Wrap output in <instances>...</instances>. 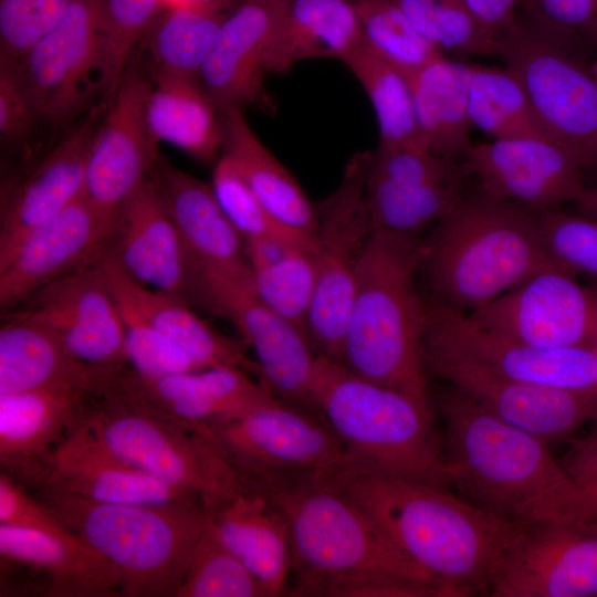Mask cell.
<instances>
[{"mask_svg": "<svg viewBox=\"0 0 597 597\" xmlns=\"http://www.w3.org/2000/svg\"><path fill=\"white\" fill-rule=\"evenodd\" d=\"M112 230L113 223L85 197L32 229L0 261L1 312L95 260L105 249Z\"/></svg>", "mask_w": 597, "mask_h": 597, "instance_id": "obj_23", "label": "cell"}, {"mask_svg": "<svg viewBox=\"0 0 597 597\" xmlns=\"http://www.w3.org/2000/svg\"><path fill=\"white\" fill-rule=\"evenodd\" d=\"M252 375L241 368L219 366L151 378L127 365L109 378L106 388L137 398L203 432L276 397Z\"/></svg>", "mask_w": 597, "mask_h": 597, "instance_id": "obj_25", "label": "cell"}, {"mask_svg": "<svg viewBox=\"0 0 597 597\" xmlns=\"http://www.w3.org/2000/svg\"><path fill=\"white\" fill-rule=\"evenodd\" d=\"M222 154L240 174L269 214L305 248L315 252L317 210L297 180L268 149L244 117L243 109L221 113Z\"/></svg>", "mask_w": 597, "mask_h": 597, "instance_id": "obj_34", "label": "cell"}, {"mask_svg": "<svg viewBox=\"0 0 597 597\" xmlns=\"http://www.w3.org/2000/svg\"><path fill=\"white\" fill-rule=\"evenodd\" d=\"M406 77L423 149L465 160L473 145L469 115L470 64L444 56Z\"/></svg>", "mask_w": 597, "mask_h": 597, "instance_id": "obj_36", "label": "cell"}, {"mask_svg": "<svg viewBox=\"0 0 597 597\" xmlns=\"http://www.w3.org/2000/svg\"><path fill=\"white\" fill-rule=\"evenodd\" d=\"M343 62L374 107L379 128L378 144L425 150L406 75L365 42Z\"/></svg>", "mask_w": 597, "mask_h": 597, "instance_id": "obj_40", "label": "cell"}, {"mask_svg": "<svg viewBox=\"0 0 597 597\" xmlns=\"http://www.w3.org/2000/svg\"><path fill=\"white\" fill-rule=\"evenodd\" d=\"M163 9L160 0H102L98 83L101 103L114 95L129 57Z\"/></svg>", "mask_w": 597, "mask_h": 597, "instance_id": "obj_42", "label": "cell"}, {"mask_svg": "<svg viewBox=\"0 0 597 597\" xmlns=\"http://www.w3.org/2000/svg\"><path fill=\"white\" fill-rule=\"evenodd\" d=\"M590 519H597V507L595 509V511H594V513H593V515H591Z\"/></svg>", "mask_w": 597, "mask_h": 597, "instance_id": "obj_61", "label": "cell"}, {"mask_svg": "<svg viewBox=\"0 0 597 597\" xmlns=\"http://www.w3.org/2000/svg\"><path fill=\"white\" fill-rule=\"evenodd\" d=\"M284 516L291 543L290 596L322 597L331 586L367 576L439 585L411 562L346 494L323 476H281L242 484Z\"/></svg>", "mask_w": 597, "mask_h": 597, "instance_id": "obj_4", "label": "cell"}, {"mask_svg": "<svg viewBox=\"0 0 597 597\" xmlns=\"http://www.w3.org/2000/svg\"><path fill=\"white\" fill-rule=\"evenodd\" d=\"M176 597H264L254 575L223 543L208 514Z\"/></svg>", "mask_w": 597, "mask_h": 597, "instance_id": "obj_43", "label": "cell"}, {"mask_svg": "<svg viewBox=\"0 0 597 597\" xmlns=\"http://www.w3.org/2000/svg\"><path fill=\"white\" fill-rule=\"evenodd\" d=\"M208 519L223 543L259 582L264 597L287 593L291 543L282 513L261 493L244 485Z\"/></svg>", "mask_w": 597, "mask_h": 597, "instance_id": "obj_33", "label": "cell"}, {"mask_svg": "<svg viewBox=\"0 0 597 597\" xmlns=\"http://www.w3.org/2000/svg\"><path fill=\"white\" fill-rule=\"evenodd\" d=\"M214 1L218 0H160V3L164 9H167L181 6L207 4Z\"/></svg>", "mask_w": 597, "mask_h": 597, "instance_id": "obj_58", "label": "cell"}, {"mask_svg": "<svg viewBox=\"0 0 597 597\" xmlns=\"http://www.w3.org/2000/svg\"><path fill=\"white\" fill-rule=\"evenodd\" d=\"M364 42L353 0H283L268 55V73L311 59L344 61Z\"/></svg>", "mask_w": 597, "mask_h": 597, "instance_id": "obj_35", "label": "cell"}, {"mask_svg": "<svg viewBox=\"0 0 597 597\" xmlns=\"http://www.w3.org/2000/svg\"><path fill=\"white\" fill-rule=\"evenodd\" d=\"M252 274L262 302L307 333L316 285L315 252L297 245L279 262L252 270Z\"/></svg>", "mask_w": 597, "mask_h": 597, "instance_id": "obj_45", "label": "cell"}, {"mask_svg": "<svg viewBox=\"0 0 597 597\" xmlns=\"http://www.w3.org/2000/svg\"><path fill=\"white\" fill-rule=\"evenodd\" d=\"M45 488L115 504L202 502L197 495L123 460L80 421L57 448Z\"/></svg>", "mask_w": 597, "mask_h": 597, "instance_id": "obj_30", "label": "cell"}, {"mask_svg": "<svg viewBox=\"0 0 597 597\" xmlns=\"http://www.w3.org/2000/svg\"><path fill=\"white\" fill-rule=\"evenodd\" d=\"M218 1L161 10L136 50L153 81L199 80L222 21Z\"/></svg>", "mask_w": 597, "mask_h": 597, "instance_id": "obj_37", "label": "cell"}, {"mask_svg": "<svg viewBox=\"0 0 597 597\" xmlns=\"http://www.w3.org/2000/svg\"><path fill=\"white\" fill-rule=\"evenodd\" d=\"M297 245L303 247L295 240L285 237L271 235L244 240L245 254L251 270L279 262Z\"/></svg>", "mask_w": 597, "mask_h": 597, "instance_id": "obj_54", "label": "cell"}, {"mask_svg": "<svg viewBox=\"0 0 597 597\" xmlns=\"http://www.w3.org/2000/svg\"><path fill=\"white\" fill-rule=\"evenodd\" d=\"M116 304L124 325L127 365L135 373L158 378L203 369L188 353L138 314Z\"/></svg>", "mask_w": 597, "mask_h": 597, "instance_id": "obj_48", "label": "cell"}, {"mask_svg": "<svg viewBox=\"0 0 597 597\" xmlns=\"http://www.w3.org/2000/svg\"><path fill=\"white\" fill-rule=\"evenodd\" d=\"M94 392L56 388L0 395L1 471L25 489L43 490L57 448Z\"/></svg>", "mask_w": 597, "mask_h": 597, "instance_id": "obj_26", "label": "cell"}, {"mask_svg": "<svg viewBox=\"0 0 597 597\" xmlns=\"http://www.w3.org/2000/svg\"><path fill=\"white\" fill-rule=\"evenodd\" d=\"M499 54L524 87L544 129L583 166H597V81L553 35L516 14L496 36Z\"/></svg>", "mask_w": 597, "mask_h": 597, "instance_id": "obj_9", "label": "cell"}, {"mask_svg": "<svg viewBox=\"0 0 597 597\" xmlns=\"http://www.w3.org/2000/svg\"><path fill=\"white\" fill-rule=\"evenodd\" d=\"M1 578L14 575L15 591L49 597L121 595L116 568L85 542L0 523Z\"/></svg>", "mask_w": 597, "mask_h": 597, "instance_id": "obj_24", "label": "cell"}, {"mask_svg": "<svg viewBox=\"0 0 597 597\" xmlns=\"http://www.w3.org/2000/svg\"><path fill=\"white\" fill-rule=\"evenodd\" d=\"M594 430L582 440L572 453L567 471L575 478L597 464V420Z\"/></svg>", "mask_w": 597, "mask_h": 597, "instance_id": "obj_56", "label": "cell"}, {"mask_svg": "<svg viewBox=\"0 0 597 597\" xmlns=\"http://www.w3.org/2000/svg\"><path fill=\"white\" fill-rule=\"evenodd\" d=\"M546 269L559 268L544 248L535 211L482 187L465 191L434 226L420 265L436 301L463 312Z\"/></svg>", "mask_w": 597, "mask_h": 597, "instance_id": "obj_5", "label": "cell"}, {"mask_svg": "<svg viewBox=\"0 0 597 597\" xmlns=\"http://www.w3.org/2000/svg\"><path fill=\"white\" fill-rule=\"evenodd\" d=\"M104 251L135 281L186 298L189 256L150 177L118 211Z\"/></svg>", "mask_w": 597, "mask_h": 597, "instance_id": "obj_27", "label": "cell"}, {"mask_svg": "<svg viewBox=\"0 0 597 597\" xmlns=\"http://www.w3.org/2000/svg\"><path fill=\"white\" fill-rule=\"evenodd\" d=\"M488 595L597 596V519L523 525L502 555Z\"/></svg>", "mask_w": 597, "mask_h": 597, "instance_id": "obj_16", "label": "cell"}, {"mask_svg": "<svg viewBox=\"0 0 597 597\" xmlns=\"http://www.w3.org/2000/svg\"><path fill=\"white\" fill-rule=\"evenodd\" d=\"M203 432L243 484L281 476H325L346 464L338 438L317 411L277 397Z\"/></svg>", "mask_w": 597, "mask_h": 597, "instance_id": "obj_11", "label": "cell"}, {"mask_svg": "<svg viewBox=\"0 0 597 597\" xmlns=\"http://www.w3.org/2000/svg\"><path fill=\"white\" fill-rule=\"evenodd\" d=\"M423 249L419 234L373 231L357 270L342 363L365 379L430 402L427 303L415 283Z\"/></svg>", "mask_w": 597, "mask_h": 597, "instance_id": "obj_3", "label": "cell"}, {"mask_svg": "<svg viewBox=\"0 0 597 597\" xmlns=\"http://www.w3.org/2000/svg\"><path fill=\"white\" fill-rule=\"evenodd\" d=\"M431 43L469 55H498L494 34L472 17L462 0H390Z\"/></svg>", "mask_w": 597, "mask_h": 597, "instance_id": "obj_44", "label": "cell"}, {"mask_svg": "<svg viewBox=\"0 0 597 597\" xmlns=\"http://www.w3.org/2000/svg\"><path fill=\"white\" fill-rule=\"evenodd\" d=\"M370 158V150L352 155L337 187L316 205V285L307 333L320 356L341 363L357 270L374 231L366 200Z\"/></svg>", "mask_w": 597, "mask_h": 597, "instance_id": "obj_10", "label": "cell"}, {"mask_svg": "<svg viewBox=\"0 0 597 597\" xmlns=\"http://www.w3.org/2000/svg\"><path fill=\"white\" fill-rule=\"evenodd\" d=\"M352 499L446 597L486 593L522 528L449 488L343 465L323 476Z\"/></svg>", "mask_w": 597, "mask_h": 597, "instance_id": "obj_1", "label": "cell"}, {"mask_svg": "<svg viewBox=\"0 0 597 597\" xmlns=\"http://www.w3.org/2000/svg\"><path fill=\"white\" fill-rule=\"evenodd\" d=\"M282 7L283 0H241L222 21L199 76L220 114L261 98L266 55Z\"/></svg>", "mask_w": 597, "mask_h": 597, "instance_id": "obj_28", "label": "cell"}, {"mask_svg": "<svg viewBox=\"0 0 597 597\" xmlns=\"http://www.w3.org/2000/svg\"><path fill=\"white\" fill-rule=\"evenodd\" d=\"M575 202L582 214L597 219V188L585 187Z\"/></svg>", "mask_w": 597, "mask_h": 597, "instance_id": "obj_57", "label": "cell"}, {"mask_svg": "<svg viewBox=\"0 0 597 597\" xmlns=\"http://www.w3.org/2000/svg\"><path fill=\"white\" fill-rule=\"evenodd\" d=\"M0 326V395L56 388L101 390L112 371L76 359L43 325L12 313Z\"/></svg>", "mask_w": 597, "mask_h": 597, "instance_id": "obj_32", "label": "cell"}, {"mask_svg": "<svg viewBox=\"0 0 597 597\" xmlns=\"http://www.w3.org/2000/svg\"><path fill=\"white\" fill-rule=\"evenodd\" d=\"M462 2L480 25L498 36L515 20L520 0H462Z\"/></svg>", "mask_w": 597, "mask_h": 597, "instance_id": "obj_53", "label": "cell"}, {"mask_svg": "<svg viewBox=\"0 0 597 597\" xmlns=\"http://www.w3.org/2000/svg\"><path fill=\"white\" fill-rule=\"evenodd\" d=\"M573 479L575 489L564 519L588 520L597 507V464Z\"/></svg>", "mask_w": 597, "mask_h": 597, "instance_id": "obj_55", "label": "cell"}, {"mask_svg": "<svg viewBox=\"0 0 597 597\" xmlns=\"http://www.w3.org/2000/svg\"><path fill=\"white\" fill-rule=\"evenodd\" d=\"M436 402L453 492L522 525L564 519L575 483L547 442L504 422L450 385L438 389Z\"/></svg>", "mask_w": 597, "mask_h": 597, "instance_id": "obj_2", "label": "cell"}, {"mask_svg": "<svg viewBox=\"0 0 597 597\" xmlns=\"http://www.w3.org/2000/svg\"><path fill=\"white\" fill-rule=\"evenodd\" d=\"M186 297L237 326L255 354L259 379L274 396L314 410L320 355L307 333L265 305L253 284L216 269L191 266Z\"/></svg>", "mask_w": 597, "mask_h": 597, "instance_id": "obj_12", "label": "cell"}, {"mask_svg": "<svg viewBox=\"0 0 597 597\" xmlns=\"http://www.w3.org/2000/svg\"><path fill=\"white\" fill-rule=\"evenodd\" d=\"M102 0H72L59 23L18 63L21 80L53 133H65L101 101Z\"/></svg>", "mask_w": 597, "mask_h": 597, "instance_id": "obj_13", "label": "cell"}, {"mask_svg": "<svg viewBox=\"0 0 597 597\" xmlns=\"http://www.w3.org/2000/svg\"><path fill=\"white\" fill-rule=\"evenodd\" d=\"M469 315L491 331L540 347L597 343V291L559 269L535 273Z\"/></svg>", "mask_w": 597, "mask_h": 597, "instance_id": "obj_20", "label": "cell"}, {"mask_svg": "<svg viewBox=\"0 0 597 597\" xmlns=\"http://www.w3.org/2000/svg\"><path fill=\"white\" fill-rule=\"evenodd\" d=\"M423 348L465 357L502 376L578 392L597 394V350L546 348L491 331L463 311L427 303Z\"/></svg>", "mask_w": 597, "mask_h": 597, "instance_id": "obj_15", "label": "cell"}, {"mask_svg": "<svg viewBox=\"0 0 597 597\" xmlns=\"http://www.w3.org/2000/svg\"><path fill=\"white\" fill-rule=\"evenodd\" d=\"M149 177L179 232L190 266L216 269L253 284L244 239L222 211L211 186L160 155Z\"/></svg>", "mask_w": 597, "mask_h": 597, "instance_id": "obj_29", "label": "cell"}, {"mask_svg": "<svg viewBox=\"0 0 597 597\" xmlns=\"http://www.w3.org/2000/svg\"><path fill=\"white\" fill-rule=\"evenodd\" d=\"M584 33L597 42V17L593 20Z\"/></svg>", "mask_w": 597, "mask_h": 597, "instance_id": "obj_59", "label": "cell"}, {"mask_svg": "<svg viewBox=\"0 0 597 597\" xmlns=\"http://www.w3.org/2000/svg\"><path fill=\"white\" fill-rule=\"evenodd\" d=\"M589 67H590V71H591L593 75L595 76V78L597 81V61H595Z\"/></svg>", "mask_w": 597, "mask_h": 597, "instance_id": "obj_60", "label": "cell"}, {"mask_svg": "<svg viewBox=\"0 0 597 597\" xmlns=\"http://www.w3.org/2000/svg\"><path fill=\"white\" fill-rule=\"evenodd\" d=\"M467 174L460 160L378 144L371 151L366 179L374 231L419 234L436 226L464 195Z\"/></svg>", "mask_w": 597, "mask_h": 597, "instance_id": "obj_18", "label": "cell"}, {"mask_svg": "<svg viewBox=\"0 0 597 597\" xmlns=\"http://www.w3.org/2000/svg\"><path fill=\"white\" fill-rule=\"evenodd\" d=\"M72 0H0V55L20 62L63 18Z\"/></svg>", "mask_w": 597, "mask_h": 597, "instance_id": "obj_50", "label": "cell"}, {"mask_svg": "<svg viewBox=\"0 0 597 597\" xmlns=\"http://www.w3.org/2000/svg\"><path fill=\"white\" fill-rule=\"evenodd\" d=\"M39 495L116 568L122 596L176 597L205 526L202 502L115 504L53 488Z\"/></svg>", "mask_w": 597, "mask_h": 597, "instance_id": "obj_7", "label": "cell"}, {"mask_svg": "<svg viewBox=\"0 0 597 597\" xmlns=\"http://www.w3.org/2000/svg\"><path fill=\"white\" fill-rule=\"evenodd\" d=\"M312 407L338 438L345 465L449 488L430 402L320 356Z\"/></svg>", "mask_w": 597, "mask_h": 597, "instance_id": "obj_6", "label": "cell"}, {"mask_svg": "<svg viewBox=\"0 0 597 597\" xmlns=\"http://www.w3.org/2000/svg\"><path fill=\"white\" fill-rule=\"evenodd\" d=\"M353 1L364 42L406 76L446 56L442 50L412 25L392 1Z\"/></svg>", "mask_w": 597, "mask_h": 597, "instance_id": "obj_41", "label": "cell"}, {"mask_svg": "<svg viewBox=\"0 0 597 597\" xmlns=\"http://www.w3.org/2000/svg\"><path fill=\"white\" fill-rule=\"evenodd\" d=\"M480 187L533 211L561 209L585 186L583 166L563 146L544 138L494 139L472 145L465 160Z\"/></svg>", "mask_w": 597, "mask_h": 597, "instance_id": "obj_22", "label": "cell"}, {"mask_svg": "<svg viewBox=\"0 0 597 597\" xmlns=\"http://www.w3.org/2000/svg\"><path fill=\"white\" fill-rule=\"evenodd\" d=\"M151 87L153 80L135 49L92 140L84 197L113 227L159 156L146 115Z\"/></svg>", "mask_w": 597, "mask_h": 597, "instance_id": "obj_14", "label": "cell"}, {"mask_svg": "<svg viewBox=\"0 0 597 597\" xmlns=\"http://www.w3.org/2000/svg\"><path fill=\"white\" fill-rule=\"evenodd\" d=\"M542 242L562 270L597 280V219L561 209L535 211Z\"/></svg>", "mask_w": 597, "mask_h": 597, "instance_id": "obj_47", "label": "cell"}, {"mask_svg": "<svg viewBox=\"0 0 597 597\" xmlns=\"http://www.w3.org/2000/svg\"><path fill=\"white\" fill-rule=\"evenodd\" d=\"M469 115L472 126L494 139L533 137L553 140L536 116L524 87L506 67L470 64Z\"/></svg>", "mask_w": 597, "mask_h": 597, "instance_id": "obj_39", "label": "cell"}, {"mask_svg": "<svg viewBox=\"0 0 597 597\" xmlns=\"http://www.w3.org/2000/svg\"><path fill=\"white\" fill-rule=\"evenodd\" d=\"M105 106L97 103L54 145L2 181L0 261L28 232L84 197L88 154Z\"/></svg>", "mask_w": 597, "mask_h": 597, "instance_id": "obj_21", "label": "cell"}, {"mask_svg": "<svg viewBox=\"0 0 597 597\" xmlns=\"http://www.w3.org/2000/svg\"><path fill=\"white\" fill-rule=\"evenodd\" d=\"M44 127L49 128L21 80L17 61L0 55V142L7 155L22 154L14 172L40 156L33 144Z\"/></svg>", "mask_w": 597, "mask_h": 597, "instance_id": "obj_46", "label": "cell"}, {"mask_svg": "<svg viewBox=\"0 0 597 597\" xmlns=\"http://www.w3.org/2000/svg\"><path fill=\"white\" fill-rule=\"evenodd\" d=\"M427 371L485 410L545 442L568 438L597 420V394L512 379L457 354L423 348Z\"/></svg>", "mask_w": 597, "mask_h": 597, "instance_id": "obj_17", "label": "cell"}, {"mask_svg": "<svg viewBox=\"0 0 597 597\" xmlns=\"http://www.w3.org/2000/svg\"><path fill=\"white\" fill-rule=\"evenodd\" d=\"M146 115L157 145L168 143L213 165L221 156V114L199 80L153 81Z\"/></svg>", "mask_w": 597, "mask_h": 597, "instance_id": "obj_38", "label": "cell"}, {"mask_svg": "<svg viewBox=\"0 0 597 597\" xmlns=\"http://www.w3.org/2000/svg\"><path fill=\"white\" fill-rule=\"evenodd\" d=\"M98 265L116 303L128 307L188 353L202 368L237 367L258 376L242 342L217 332L181 296L146 286L126 274L104 250Z\"/></svg>", "mask_w": 597, "mask_h": 597, "instance_id": "obj_31", "label": "cell"}, {"mask_svg": "<svg viewBox=\"0 0 597 597\" xmlns=\"http://www.w3.org/2000/svg\"><path fill=\"white\" fill-rule=\"evenodd\" d=\"M517 8L533 25L570 41L597 17V0H520Z\"/></svg>", "mask_w": 597, "mask_h": 597, "instance_id": "obj_52", "label": "cell"}, {"mask_svg": "<svg viewBox=\"0 0 597 597\" xmlns=\"http://www.w3.org/2000/svg\"><path fill=\"white\" fill-rule=\"evenodd\" d=\"M98 256L4 313L43 325L80 362L116 371L127 366L124 325L100 269Z\"/></svg>", "mask_w": 597, "mask_h": 597, "instance_id": "obj_19", "label": "cell"}, {"mask_svg": "<svg viewBox=\"0 0 597 597\" xmlns=\"http://www.w3.org/2000/svg\"><path fill=\"white\" fill-rule=\"evenodd\" d=\"M0 523L43 532L72 543L84 542L40 499L0 472Z\"/></svg>", "mask_w": 597, "mask_h": 597, "instance_id": "obj_51", "label": "cell"}, {"mask_svg": "<svg viewBox=\"0 0 597 597\" xmlns=\"http://www.w3.org/2000/svg\"><path fill=\"white\" fill-rule=\"evenodd\" d=\"M80 423L123 460L197 495L207 510L242 486L208 434L121 391L93 394Z\"/></svg>", "mask_w": 597, "mask_h": 597, "instance_id": "obj_8", "label": "cell"}, {"mask_svg": "<svg viewBox=\"0 0 597 597\" xmlns=\"http://www.w3.org/2000/svg\"><path fill=\"white\" fill-rule=\"evenodd\" d=\"M595 348H596V350H597V343H596V345H595Z\"/></svg>", "mask_w": 597, "mask_h": 597, "instance_id": "obj_62", "label": "cell"}, {"mask_svg": "<svg viewBox=\"0 0 597 597\" xmlns=\"http://www.w3.org/2000/svg\"><path fill=\"white\" fill-rule=\"evenodd\" d=\"M210 186L222 211L244 240L274 235L298 242L269 214L234 163L222 153L214 164Z\"/></svg>", "mask_w": 597, "mask_h": 597, "instance_id": "obj_49", "label": "cell"}]
</instances>
